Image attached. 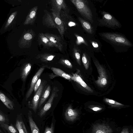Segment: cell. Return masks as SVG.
<instances>
[{
    "mask_svg": "<svg viewBox=\"0 0 133 133\" xmlns=\"http://www.w3.org/2000/svg\"><path fill=\"white\" fill-rule=\"evenodd\" d=\"M101 36L116 45L123 46H131V43L124 36L112 32H103Z\"/></svg>",
    "mask_w": 133,
    "mask_h": 133,
    "instance_id": "6da1fadb",
    "label": "cell"
},
{
    "mask_svg": "<svg viewBox=\"0 0 133 133\" xmlns=\"http://www.w3.org/2000/svg\"><path fill=\"white\" fill-rule=\"evenodd\" d=\"M80 14L91 22H93L91 11L87 4V1L83 0H71Z\"/></svg>",
    "mask_w": 133,
    "mask_h": 133,
    "instance_id": "7a4b0ae2",
    "label": "cell"
},
{
    "mask_svg": "<svg viewBox=\"0 0 133 133\" xmlns=\"http://www.w3.org/2000/svg\"><path fill=\"white\" fill-rule=\"evenodd\" d=\"M102 18L99 19V22L102 25L111 28L121 27L119 22L113 16L108 12L103 11Z\"/></svg>",
    "mask_w": 133,
    "mask_h": 133,
    "instance_id": "3957f363",
    "label": "cell"
},
{
    "mask_svg": "<svg viewBox=\"0 0 133 133\" xmlns=\"http://www.w3.org/2000/svg\"><path fill=\"white\" fill-rule=\"evenodd\" d=\"M35 36V33L32 30H28L23 34L18 41L19 46L21 48L30 47Z\"/></svg>",
    "mask_w": 133,
    "mask_h": 133,
    "instance_id": "277c9868",
    "label": "cell"
},
{
    "mask_svg": "<svg viewBox=\"0 0 133 133\" xmlns=\"http://www.w3.org/2000/svg\"><path fill=\"white\" fill-rule=\"evenodd\" d=\"M51 11L60 15L61 10L69 13V10L64 0H52L50 1Z\"/></svg>",
    "mask_w": 133,
    "mask_h": 133,
    "instance_id": "5b68a950",
    "label": "cell"
},
{
    "mask_svg": "<svg viewBox=\"0 0 133 133\" xmlns=\"http://www.w3.org/2000/svg\"><path fill=\"white\" fill-rule=\"evenodd\" d=\"M45 36L55 47L60 51H62L63 46V40L61 37L51 33H45Z\"/></svg>",
    "mask_w": 133,
    "mask_h": 133,
    "instance_id": "8992f818",
    "label": "cell"
},
{
    "mask_svg": "<svg viewBox=\"0 0 133 133\" xmlns=\"http://www.w3.org/2000/svg\"><path fill=\"white\" fill-rule=\"evenodd\" d=\"M60 16L65 30L69 27L76 25V24L74 19L68 13L62 10L61 12Z\"/></svg>",
    "mask_w": 133,
    "mask_h": 133,
    "instance_id": "52a82bcc",
    "label": "cell"
},
{
    "mask_svg": "<svg viewBox=\"0 0 133 133\" xmlns=\"http://www.w3.org/2000/svg\"><path fill=\"white\" fill-rule=\"evenodd\" d=\"M51 11V14L53 17L56 28L58 30L61 37L63 40L64 33L65 30L63 22L59 15L54 11Z\"/></svg>",
    "mask_w": 133,
    "mask_h": 133,
    "instance_id": "ba28073f",
    "label": "cell"
},
{
    "mask_svg": "<svg viewBox=\"0 0 133 133\" xmlns=\"http://www.w3.org/2000/svg\"><path fill=\"white\" fill-rule=\"evenodd\" d=\"M44 14L42 19L43 24L49 28H56L52 14L46 10H44Z\"/></svg>",
    "mask_w": 133,
    "mask_h": 133,
    "instance_id": "9c48e42d",
    "label": "cell"
},
{
    "mask_svg": "<svg viewBox=\"0 0 133 133\" xmlns=\"http://www.w3.org/2000/svg\"><path fill=\"white\" fill-rule=\"evenodd\" d=\"M38 9V6H35L30 10L24 22V25H33L36 18Z\"/></svg>",
    "mask_w": 133,
    "mask_h": 133,
    "instance_id": "30bf717a",
    "label": "cell"
},
{
    "mask_svg": "<svg viewBox=\"0 0 133 133\" xmlns=\"http://www.w3.org/2000/svg\"><path fill=\"white\" fill-rule=\"evenodd\" d=\"M44 69V68L43 67L40 68L33 77L31 83L30 87L26 94V99H27L31 95L34 89L36 84Z\"/></svg>",
    "mask_w": 133,
    "mask_h": 133,
    "instance_id": "8fae6325",
    "label": "cell"
},
{
    "mask_svg": "<svg viewBox=\"0 0 133 133\" xmlns=\"http://www.w3.org/2000/svg\"><path fill=\"white\" fill-rule=\"evenodd\" d=\"M38 41L39 45H42L46 48L49 49L50 48L54 46V45L43 33L39 34L38 36Z\"/></svg>",
    "mask_w": 133,
    "mask_h": 133,
    "instance_id": "7c38bea8",
    "label": "cell"
},
{
    "mask_svg": "<svg viewBox=\"0 0 133 133\" xmlns=\"http://www.w3.org/2000/svg\"><path fill=\"white\" fill-rule=\"evenodd\" d=\"M56 95V92L53 91L48 101L39 112V116L40 117H42L43 116L47 111L50 109L51 107L53 101L55 96Z\"/></svg>",
    "mask_w": 133,
    "mask_h": 133,
    "instance_id": "4fadbf2b",
    "label": "cell"
},
{
    "mask_svg": "<svg viewBox=\"0 0 133 133\" xmlns=\"http://www.w3.org/2000/svg\"><path fill=\"white\" fill-rule=\"evenodd\" d=\"M43 85L41 84L36 92L32 101V108L33 110L35 111L37 109L39 99L41 95L42 89Z\"/></svg>",
    "mask_w": 133,
    "mask_h": 133,
    "instance_id": "5bb4252c",
    "label": "cell"
},
{
    "mask_svg": "<svg viewBox=\"0 0 133 133\" xmlns=\"http://www.w3.org/2000/svg\"><path fill=\"white\" fill-rule=\"evenodd\" d=\"M15 127L19 133H28L24 124L21 117L17 116L16 122Z\"/></svg>",
    "mask_w": 133,
    "mask_h": 133,
    "instance_id": "9a60e30c",
    "label": "cell"
},
{
    "mask_svg": "<svg viewBox=\"0 0 133 133\" xmlns=\"http://www.w3.org/2000/svg\"><path fill=\"white\" fill-rule=\"evenodd\" d=\"M0 100L8 109L10 110L14 109V105L12 102L0 91Z\"/></svg>",
    "mask_w": 133,
    "mask_h": 133,
    "instance_id": "2e32d148",
    "label": "cell"
},
{
    "mask_svg": "<svg viewBox=\"0 0 133 133\" xmlns=\"http://www.w3.org/2000/svg\"><path fill=\"white\" fill-rule=\"evenodd\" d=\"M28 119L32 133H40L39 129L33 120L30 112L28 114Z\"/></svg>",
    "mask_w": 133,
    "mask_h": 133,
    "instance_id": "e0dca14e",
    "label": "cell"
},
{
    "mask_svg": "<svg viewBox=\"0 0 133 133\" xmlns=\"http://www.w3.org/2000/svg\"><path fill=\"white\" fill-rule=\"evenodd\" d=\"M76 114L75 111L69 106L66 109L65 113V119L68 121H72L75 118Z\"/></svg>",
    "mask_w": 133,
    "mask_h": 133,
    "instance_id": "ac0fdd59",
    "label": "cell"
},
{
    "mask_svg": "<svg viewBox=\"0 0 133 133\" xmlns=\"http://www.w3.org/2000/svg\"><path fill=\"white\" fill-rule=\"evenodd\" d=\"M0 127L6 133H19L16 127H15L12 124L9 125L4 123L0 125Z\"/></svg>",
    "mask_w": 133,
    "mask_h": 133,
    "instance_id": "d6986e66",
    "label": "cell"
},
{
    "mask_svg": "<svg viewBox=\"0 0 133 133\" xmlns=\"http://www.w3.org/2000/svg\"><path fill=\"white\" fill-rule=\"evenodd\" d=\"M78 19L85 30L88 33L92 34L93 33V30L90 24L81 17H78Z\"/></svg>",
    "mask_w": 133,
    "mask_h": 133,
    "instance_id": "ffe728a7",
    "label": "cell"
},
{
    "mask_svg": "<svg viewBox=\"0 0 133 133\" xmlns=\"http://www.w3.org/2000/svg\"><path fill=\"white\" fill-rule=\"evenodd\" d=\"M51 69L54 73L57 75L61 76L66 79L70 80L71 76L64 72L61 69L54 67L51 68Z\"/></svg>",
    "mask_w": 133,
    "mask_h": 133,
    "instance_id": "44dd1931",
    "label": "cell"
},
{
    "mask_svg": "<svg viewBox=\"0 0 133 133\" xmlns=\"http://www.w3.org/2000/svg\"><path fill=\"white\" fill-rule=\"evenodd\" d=\"M31 64H26L22 69L21 72V77L23 81H25L29 74L31 68Z\"/></svg>",
    "mask_w": 133,
    "mask_h": 133,
    "instance_id": "7402d4cb",
    "label": "cell"
},
{
    "mask_svg": "<svg viewBox=\"0 0 133 133\" xmlns=\"http://www.w3.org/2000/svg\"><path fill=\"white\" fill-rule=\"evenodd\" d=\"M50 90V86H49L47 87L41 97L40 101L39 104V107H40L42 105L48 97L49 95Z\"/></svg>",
    "mask_w": 133,
    "mask_h": 133,
    "instance_id": "603a6c76",
    "label": "cell"
},
{
    "mask_svg": "<svg viewBox=\"0 0 133 133\" xmlns=\"http://www.w3.org/2000/svg\"><path fill=\"white\" fill-rule=\"evenodd\" d=\"M71 79L78 82L84 88H85L87 86L86 84L83 81L82 78L76 74H75L73 76H71Z\"/></svg>",
    "mask_w": 133,
    "mask_h": 133,
    "instance_id": "cb8c5ba5",
    "label": "cell"
},
{
    "mask_svg": "<svg viewBox=\"0 0 133 133\" xmlns=\"http://www.w3.org/2000/svg\"><path fill=\"white\" fill-rule=\"evenodd\" d=\"M17 13V11L12 13L7 20L4 26L5 29H7L12 23Z\"/></svg>",
    "mask_w": 133,
    "mask_h": 133,
    "instance_id": "d4e9b609",
    "label": "cell"
},
{
    "mask_svg": "<svg viewBox=\"0 0 133 133\" xmlns=\"http://www.w3.org/2000/svg\"><path fill=\"white\" fill-rule=\"evenodd\" d=\"M9 121L8 119L6 116L0 112V125L4 123L7 124L6 123Z\"/></svg>",
    "mask_w": 133,
    "mask_h": 133,
    "instance_id": "484cf974",
    "label": "cell"
},
{
    "mask_svg": "<svg viewBox=\"0 0 133 133\" xmlns=\"http://www.w3.org/2000/svg\"><path fill=\"white\" fill-rule=\"evenodd\" d=\"M73 49V52L75 58L77 60L79 61L80 58V55L78 49L74 47Z\"/></svg>",
    "mask_w": 133,
    "mask_h": 133,
    "instance_id": "4316f807",
    "label": "cell"
},
{
    "mask_svg": "<svg viewBox=\"0 0 133 133\" xmlns=\"http://www.w3.org/2000/svg\"><path fill=\"white\" fill-rule=\"evenodd\" d=\"M54 125L53 123H52L50 127H47L45 129L44 133H54Z\"/></svg>",
    "mask_w": 133,
    "mask_h": 133,
    "instance_id": "83f0119b",
    "label": "cell"
},
{
    "mask_svg": "<svg viewBox=\"0 0 133 133\" xmlns=\"http://www.w3.org/2000/svg\"><path fill=\"white\" fill-rule=\"evenodd\" d=\"M75 36L76 37V42L78 44L83 43L87 45L86 42L82 37L76 34L75 35Z\"/></svg>",
    "mask_w": 133,
    "mask_h": 133,
    "instance_id": "f1b7e54d",
    "label": "cell"
},
{
    "mask_svg": "<svg viewBox=\"0 0 133 133\" xmlns=\"http://www.w3.org/2000/svg\"><path fill=\"white\" fill-rule=\"evenodd\" d=\"M62 62L64 63L65 64L68 66L72 68V65L70 62L68 60L66 59H62L61 60Z\"/></svg>",
    "mask_w": 133,
    "mask_h": 133,
    "instance_id": "f546056e",
    "label": "cell"
},
{
    "mask_svg": "<svg viewBox=\"0 0 133 133\" xmlns=\"http://www.w3.org/2000/svg\"><path fill=\"white\" fill-rule=\"evenodd\" d=\"M105 101L106 102L109 103H110L112 104H114L117 105H123L122 104L120 103H119L115 102V101L111 99H110L107 98H106Z\"/></svg>",
    "mask_w": 133,
    "mask_h": 133,
    "instance_id": "4dcf8cb0",
    "label": "cell"
},
{
    "mask_svg": "<svg viewBox=\"0 0 133 133\" xmlns=\"http://www.w3.org/2000/svg\"><path fill=\"white\" fill-rule=\"evenodd\" d=\"M41 82V79L39 78L37 81L36 83V84L34 88L35 92L37 91V89L39 87Z\"/></svg>",
    "mask_w": 133,
    "mask_h": 133,
    "instance_id": "1f68e13d",
    "label": "cell"
},
{
    "mask_svg": "<svg viewBox=\"0 0 133 133\" xmlns=\"http://www.w3.org/2000/svg\"><path fill=\"white\" fill-rule=\"evenodd\" d=\"M82 60L84 64H85L87 63V59L86 57L85 56V54H83L82 58Z\"/></svg>",
    "mask_w": 133,
    "mask_h": 133,
    "instance_id": "d6a6232c",
    "label": "cell"
},
{
    "mask_svg": "<svg viewBox=\"0 0 133 133\" xmlns=\"http://www.w3.org/2000/svg\"><path fill=\"white\" fill-rule=\"evenodd\" d=\"M101 83L103 85H105L107 83V80L105 78H102L101 80Z\"/></svg>",
    "mask_w": 133,
    "mask_h": 133,
    "instance_id": "836d02e7",
    "label": "cell"
},
{
    "mask_svg": "<svg viewBox=\"0 0 133 133\" xmlns=\"http://www.w3.org/2000/svg\"><path fill=\"white\" fill-rule=\"evenodd\" d=\"M92 44L93 46L95 48H97L98 46V43L96 42L93 41L92 42Z\"/></svg>",
    "mask_w": 133,
    "mask_h": 133,
    "instance_id": "e575fe53",
    "label": "cell"
},
{
    "mask_svg": "<svg viewBox=\"0 0 133 133\" xmlns=\"http://www.w3.org/2000/svg\"><path fill=\"white\" fill-rule=\"evenodd\" d=\"M100 109H101L97 107H94L92 108L93 110L94 111H97L98 110H99Z\"/></svg>",
    "mask_w": 133,
    "mask_h": 133,
    "instance_id": "d590c367",
    "label": "cell"
},
{
    "mask_svg": "<svg viewBox=\"0 0 133 133\" xmlns=\"http://www.w3.org/2000/svg\"><path fill=\"white\" fill-rule=\"evenodd\" d=\"M96 133H104L103 131L100 130H98L96 131Z\"/></svg>",
    "mask_w": 133,
    "mask_h": 133,
    "instance_id": "8d00e7d4",
    "label": "cell"
},
{
    "mask_svg": "<svg viewBox=\"0 0 133 133\" xmlns=\"http://www.w3.org/2000/svg\"><path fill=\"white\" fill-rule=\"evenodd\" d=\"M0 133H4L0 129Z\"/></svg>",
    "mask_w": 133,
    "mask_h": 133,
    "instance_id": "74e56055",
    "label": "cell"
}]
</instances>
